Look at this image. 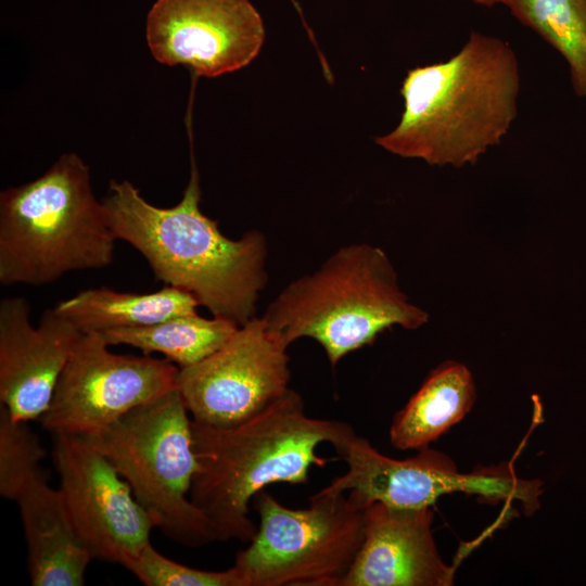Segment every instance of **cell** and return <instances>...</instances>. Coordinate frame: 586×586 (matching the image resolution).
Returning <instances> with one entry per match:
<instances>
[{"mask_svg": "<svg viewBox=\"0 0 586 586\" xmlns=\"http://www.w3.org/2000/svg\"><path fill=\"white\" fill-rule=\"evenodd\" d=\"M200 201L192 156L189 182L175 206L149 203L128 180H111L102 202L116 239L135 247L157 280L191 293L213 316L245 324L267 283L266 238L257 230L227 238Z\"/></svg>", "mask_w": 586, "mask_h": 586, "instance_id": "1", "label": "cell"}, {"mask_svg": "<svg viewBox=\"0 0 586 586\" xmlns=\"http://www.w3.org/2000/svg\"><path fill=\"white\" fill-rule=\"evenodd\" d=\"M520 85L511 46L472 31L448 60L407 72L399 123L374 142L431 166L474 165L509 132L518 115Z\"/></svg>", "mask_w": 586, "mask_h": 586, "instance_id": "2", "label": "cell"}, {"mask_svg": "<svg viewBox=\"0 0 586 586\" xmlns=\"http://www.w3.org/2000/svg\"><path fill=\"white\" fill-rule=\"evenodd\" d=\"M356 435L348 423L308 417L302 396L292 388L232 425L192 420L199 471L190 499L208 520L216 540L249 543L257 531L249 517L257 493L272 483H306L311 466L329 461L316 454L320 444H331L340 455Z\"/></svg>", "mask_w": 586, "mask_h": 586, "instance_id": "3", "label": "cell"}, {"mask_svg": "<svg viewBox=\"0 0 586 586\" xmlns=\"http://www.w3.org/2000/svg\"><path fill=\"white\" fill-rule=\"evenodd\" d=\"M116 240L89 167L75 153L0 193L2 285H43L71 271L107 267Z\"/></svg>", "mask_w": 586, "mask_h": 586, "instance_id": "4", "label": "cell"}, {"mask_svg": "<svg viewBox=\"0 0 586 586\" xmlns=\"http://www.w3.org/2000/svg\"><path fill=\"white\" fill-rule=\"evenodd\" d=\"M262 319L288 345L301 337L315 340L335 366L387 329L422 327L429 314L403 292L383 250L355 243L288 284Z\"/></svg>", "mask_w": 586, "mask_h": 586, "instance_id": "5", "label": "cell"}, {"mask_svg": "<svg viewBox=\"0 0 586 586\" xmlns=\"http://www.w3.org/2000/svg\"><path fill=\"white\" fill-rule=\"evenodd\" d=\"M86 437L126 480L154 528L193 548L216 540L208 520L190 499L199 462L192 418L176 387Z\"/></svg>", "mask_w": 586, "mask_h": 586, "instance_id": "6", "label": "cell"}, {"mask_svg": "<svg viewBox=\"0 0 586 586\" xmlns=\"http://www.w3.org/2000/svg\"><path fill=\"white\" fill-rule=\"evenodd\" d=\"M253 502L259 526L233 564L241 586H342L364 540L366 508L326 487L305 509L265 489Z\"/></svg>", "mask_w": 586, "mask_h": 586, "instance_id": "7", "label": "cell"}, {"mask_svg": "<svg viewBox=\"0 0 586 586\" xmlns=\"http://www.w3.org/2000/svg\"><path fill=\"white\" fill-rule=\"evenodd\" d=\"M339 456L347 470L326 488L348 492L364 508L373 502L431 507L441 496L464 493L494 504L520 501L525 511H534L542 492L539 481L522 480L509 466L462 473L447 455L428 447L400 460L384 456L356 435Z\"/></svg>", "mask_w": 586, "mask_h": 586, "instance_id": "8", "label": "cell"}, {"mask_svg": "<svg viewBox=\"0 0 586 586\" xmlns=\"http://www.w3.org/2000/svg\"><path fill=\"white\" fill-rule=\"evenodd\" d=\"M100 333H80L41 416L55 434L93 436L132 409L176 387L168 359L116 354Z\"/></svg>", "mask_w": 586, "mask_h": 586, "instance_id": "9", "label": "cell"}, {"mask_svg": "<svg viewBox=\"0 0 586 586\" xmlns=\"http://www.w3.org/2000/svg\"><path fill=\"white\" fill-rule=\"evenodd\" d=\"M288 344L260 318L216 352L179 368L176 388L193 421L228 426L258 413L290 387Z\"/></svg>", "mask_w": 586, "mask_h": 586, "instance_id": "10", "label": "cell"}, {"mask_svg": "<svg viewBox=\"0 0 586 586\" xmlns=\"http://www.w3.org/2000/svg\"><path fill=\"white\" fill-rule=\"evenodd\" d=\"M52 460L72 524L92 559L127 566L154 525L126 480L86 436L53 435Z\"/></svg>", "mask_w": 586, "mask_h": 586, "instance_id": "11", "label": "cell"}, {"mask_svg": "<svg viewBox=\"0 0 586 586\" xmlns=\"http://www.w3.org/2000/svg\"><path fill=\"white\" fill-rule=\"evenodd\" d=\"M264 21L250 0H156L146 16L153 58L213 78L247 66L265 41Z\"/></svg>", "mask_w": 586, "mask_h": 586, "instance_id": "12", "label": "cell"}, {"mask_svg": "<svg viewBox=\"0 0 586 586\" xmlns=\"http://www.w3.org/2000/svg\"><path fill=\"white\" fill-rule=\"evenodd\" d=\"M21 296L0 302V403L17 421L39 420L80 331L54 307L39 324Z\"/></svg>", "mask_w": 586, "mask_h": 586, "instance_id": "13", "label": "cell"}, {"mask_svg": "<svg viewBox=\"0 0 586 586\" xmlns=\"http://www.w3.org/2000/svg\"><path fill=\"white\" fill-rule=\"evenodd\" d=\"M432 522L431 507L370 505L362 544L342 586L453 585L455 568L440 556Z\"/></svg>", "mask_w": 586, "mask_h": 586, "instance_id": "14", "label": "cell"}, {"mask_svg": "<svg viewBox=\"0 0 586 586\" xmlns=\"http://www.w3.org/2000/svg\"><path fill=\"white\" fill-rule=\"evenodd\" d=\"M34 586H81L92 560L76 533L59 488L42 475L16 500Z\"/></svg>", "mask_w": 586, "mask_h": 586, "instance_id": "15", "label": "cell"}, {"mask_svg": "<svg viewBox=\"0 0 586 586\" xmlns=\"http://www.w3.org/2000/svg\"><path fill=\"white\" fill-rule=\"evenodd\" d=\"M470 370L449 360L438 365L395 416L390 441L398 449H421L458 423L473 407Z\"/></svg>", "mask_w": 586, "mask_h": 586, "instance_id": "16", "label": "cell"}, {"mask_svg": "<svg viewBox=\"0 0 586 586\" xmlns=\"http://www.w3.org/2000/svg\"><path fill=\"white\" fill-rule=\"evenodd\" d=\"M198 300L189 292L165 285L150 293L88 289L55 304L54 309L81 333L155 324L198 313Z\"/></svg>", "mask_w": 586, "mask_h": 586, "instance_id": "17", "label": "cell"}, {"mask_svg": "<svg viewBox=\"0 0 586 586\" xmlns=\"http://www.w3.org/2000/svg\"><path fill=\"white\" fill-rule=\"evenodd\" d=\"M239 327L226 318L213 316L208 319L193 313L151 326L109 330L100 334L110 346L128 345L144 355L160 353L178 368H184L216 352Z\"/></svg>", "mask_w": 586, "mask_h": 586, "instance_id": "18", "label": "cell"}, {"mask_svg": "<svg viewBox=\"0 0 586 586\" xmlns=\"http://www.w3.org/2000/svg\"><path fill=\"white\" fill-rule=\"evenodd\" d=\"M504 4L561 54L574 92L586 102V0H506Z\"/></svg>", "mask_w": 586, "mask_h": 586, "instance_id": "19", "label": "cell"}, {"mask_svg": "<svg viewBox=\"0 0 586 586\" xmlns=\"http://www.w3.org/2000/svg\"><path fill=\"white\" fill-rule=\"evenodd\" d=\"M47 453L28 422L14 420L0 407V495L17 500L42 476L40 462Z\"/></svg>", "mask_w": 586, "mask_h": 586, "instance_id": "20", "label": "cell"}, {"mask_svg": "<svg viewBox=\"0 0 586 586\" xmlns=\"http://www.w3.org/2000/svg\"><path fill=\"white\" fill-rule=\"evenodd\" d=\"M126 569L146 586H241L233 566L225 571L193 569L166 558L152 544Z\"/></svg>", "mask_w": 586, "mask_h": 586, "instance_id": "21", "label": "cell"}, {"mask_svg": "<svg viewBox=\"0 0 586 586\" xmlns=\"http://www.w3.org/2000/svg\"><path fill=\"white\" fill-rule=\"evenodd\" d=\"M475 4L484 5V7H493L496 4H504L506 0H471Z\"/></svg>", "mask_w": 586, "mask_h": 586, "instance_id": "22", "label": "cell"}]
</instances>
